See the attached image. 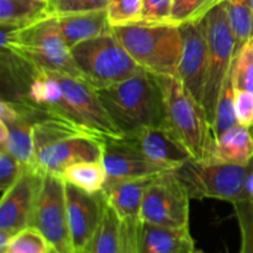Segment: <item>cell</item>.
Wrapping results in <instances>:
<instances>
[{
	"instance_id": "f1b7e54d",
	"label": "cell",
	"mask_w": 253,
	"mask_h": 253,
	"mask_svg": "<svg viewBox=\"0 0 253 253\" xmlns=\"http://www.w3.org/2000/svg\"><path fill=\"white\" fill-rule=\"evenodd\" d=\"M231 76L235 89H242L253 94V37L234 58Z\"/></svg>"
},
{
	"instance_id": "9a60e30c",
	"label": "cell",
	"mask_w": 253,
	"mask_h": 253,
	"mask_svg": "<svg viewBox=\"0 0 253 253\" xmlns=\"http://www.w3.org/2000/svg\"><path fill=\"white\" fill-rule=\"evenodd\" d=\"M101 162L106 172L105 185L135 178L153 177L168 170L143 157L123 137L106 140Z\"/></svg>"
},
{
	"instance_id": "4316f807",
	"label": "cell",
	"mask_w": 253,
	"mask_h": 253,
	"mask_svg": "<svg viewBox=\"0 0 253 253\" xmlns=\"http://www.w3.org/2000/svg\"><path fill=\"white\" fill-rule=\"evenodd\" d=\"M52 246L34 226L21 230L10 239L1 253H49Z\"/></svg>"
},
{
	"instance_id": "836d02e7",
	"label": "cell",
	"mask_w": 253,
	"mask_h": 253,
	"mask_svg": "<svg viewBox=\"0 0 253 253\" xmlns=\"http://www.w3.org/2000/svg\"><path fill=\"white\" fill-rule=\"evenodd\" d=\"M235 115L237 124L253 128V94L242 89H235Z\"/></svg>"
},
{
	"instance_id": "83f0119b",
	"label": "cell",
	"mask_w": 253,
	"mask_h": 253,
	"mask_svg": "<svg viewBox=\"0 0 253 253\" xmlns=\"http://www.w3.org/2000/svg\"><path fill=\"white\" fill-rule=\"evenodd\" d=\"M105 10L111 27L142 21V0H109Z\"/></svg>"
},
{
	"instance_id": "f546056e",
	"label": "cell",
	"mask_w": 253,
	"mask_h": 253,
	"mask_svg": "<svg viewBox=\"0 0 253 253\" xmlns=\"http://www.w3.org/2000/svg\"><path fill=\"white\" fill-rule=\"evenodd\" d=\"M241 232L240 253H253V203L241 200L234 204Z\"/></svg>"
},
{
	"instance_id": "30bf717a",
	"label": "cell",
	"mask_w": 253,
	"mask_h": 253,
	"mask_svg": "<svg viewBox=\"0 0 253 253\" xmlns=\"http://www.w3.org/2000/svg\"><path fill=\"white\" fill-rule=\"evenodd\" d=\"M58 253H76L67 217L66 180L62 175L44 173L35 204L31 225Z\"/></svg>"
},
{
	"instance_id": "484cf974",
	"label": "cell",
	"mask_w": 253,
	"mask_h": 253,
	"mask_svg": "<svg viewBox=\"0 0 253 253\" xmlns=\"http://www.w3.org/2000/svg\"><path fill=\"white\" fill-rule=\"evenodd\" d=\"M224 0H173L170 24L180 25L202 21L208 12Z\"/></svg>"
},
{
	"instance_id": "5b68a950",
	"label": "cell",
	"mask_w": 253,
	"mask_h": 253,
	"mask_svg": "<svg viewBox=\"0 0 253 253\" xmlns=\"http://www.w3.org/2000/svg\"><path fill=\"white\" fill-rule=\"evenodd\" d=\"M157 79L165 99L167 125L193 160H209L215 140L203 105L188 93L177 76H157Z\"/></svg>"
},
{
	"instance_id": "1f68e13d",
	"label": "cell",
	"mask_w": 253,
	"mask_h": 253,
	"mask_svg": "<svg viewBox=\"0 0 253 253\" xmlns=\"http://www.w3.org/2000/svg\"><path fill=\"white\" fill-rule=\"evenodd\" d=\"M21 163L5 150H0V190L5 194L24 173Z\"/></svg>"
},
{
	"instance_id": "8992f818",
	"label": "cell",
	"mask_w": 253,
	"mask_h": 253,
	"mask_svg": "<svg viewBox=\"0 0 253 253\" xmlns=\"http://www.w3.org/2000/svg\"><path fill=\"white\" fill-rule=\"evenodd\" d=\"M71 53L82 79L96 90L120 83L142 69L113 31L78 43Z\"/></svg>"
},
{
	"instance_id": "52a82bcc",
	"label": "cell",
	"mask_w": 253,
	"mask_h": 253,
	"mask_svg": "<svg viewBox=\"0 0 253 253\" xmlns=\"http://www.w3.org/2000/svg\"><path fill=\"white\" fill-rule=\"evenodd\" d=\"M211 160H188L175 169L190 199H216L232 204L246 200L245 183L252 168Z\"/></svg>"
},
{
	"instance_id": "ffe728a7",
	"label": "cell",
	"mask_w": 253,
	"mask_h": 253,
	"mask_svg": "<svg viewBox=\"0 0 253 253\" xmlns=\"http://www.w3.org/2000/svg\"><path fill=\"white\" fill-rule=\"evenodd\" d=\"M39 119L24 116L7 126V137L0 150H5L16 158L24 168H35L34 126Z\"/></svg>"
},
{
	"instance_id": "ab89813d",
	"label": "cell",
	"mask_w": 253,
	"mask_h": 253,
	"mask_svg": "<svg viewBox=\"0 0 253 253\" xmlns=\"http://www.w3.org/2000/svg\"><path fill=\"white\" fill-rule=\"evenodd\" d=\"M251 6H252V11H253V0H251Z\"/></svg>"
},
{
	"instance_id": "2e32d148",
	"label": "cell",
	"mask_w": 253,
	"mask_h": 253,
	"mask_svg": "<svg viewBox=\"0 0 253 253\" xmlns=\"http://www.w3.org/2000/svg\"><path fill=\"white\" fill-rule=\"evenodd\" d=\"M194 250L189 227L174 229L138 222L137 253H193Z\"/></svg>"
},
{
	"instance_id": "e0dca14e",
	"label": "cell",
	"mask_w": 253,
	"mask_h": 253,
	"mask_svg": "<svg viewBox=\"0 0 253 253\" xmlns=\"http://www.w3.org/2000/svg\"><path fill=\"white\" fill-rule=\"evenodd\" d=\"M54 16L57 19L59 31L69 49L82 42L113 31L105 9Z\"/></svg>"
},
{
	"instance_id": "d6986e66",
	"label": "cell",
	"mask_w": 253,
	"mask_h": 253,
	"mask_svg": "<svg viewBox=\"0 0 253 253\" xmlns=\"http://www.w3.org/2000/svg\"><path fill=\"white\" fill-rule=\"evenodd\" d=\"M209 160L249 166L253 161V136L250 128L237 124L219 136Z\"/></svg>"
},
{
	"instance_id": "d6a6232c",
	"label": "cell",
	"mask_w": 253,
	"mask_h": 253,
	"mask_svg": "<svg viewBox=\"0 0 253 253\" xmlns=\"http://www.w3.org/2000/svg\"><path fill=\"white\" fill-rule=\"evenodd\" d=\"M173 0H142V21L145 24H170Z\"/></svg>"
},
{
	"instance_id": "8d00e7d4",
	"label": "cell",
	"mask_w": 253,
	"mask_h": 253,
	"mask_svg": "<svg viewBox=\"0 0 253 253\" xmlns=\"http://www.w3.org/2000/svg\"><path fill=\"white\" fill-rule=\"evenodd\" d=\"M193 253H205V252L202 251V250H194V252Z\"/></svg>"
},
{
	"instance_id": "603a6c76",
	"label": "cell",
	"mask_w": 253,
	"mask_h": 253,
	"mask_svg": "<svg viewBox=\"0 0 253 253\" xmlns=\"http://www.w3.org/2000/svg\"><path fill=\"white\" fill-rule=\"evenodd\" d=\"M230 29L235 41L234 58L253 37V11L251 0H224Z\"/></svg>"
},
{
	"instance_id": "6da1fadb",
	"label": "cell",
	"mask_w": 253,
	"mask_h": 253,
	"mask_svg": "<svg viewBox=\"0 0 253 253\" xmlns=\"http://www.w3.org/2000/svg\"><path fill=\"white\" fill-rule=\"evenodd\" d=\"M96 91L109 118L123 135L167 124L160 82L157 76L145 69Z\"/></svg>"
},
{
	"instance_id": "7c38bea8",
	"label": "cell",
	"mask_w": 253,
	"mask_h": 253,
	"mask_svg": "<svg viewBox=\"0 0 253 253\" xmlns=\"http://www.w3.org/2000/svg\"><path fill=\"white\" fill-rule=\"evenodd\" d=\"M183 51L177 77L188 93L203 105L208 71V42L204 21L180 25Z\"/></svg>"
},
{
	"instance_id": "4fadbf2b",
	"label": "cell",
	"mask_w": 253,
	"mask_h": 253,
	"mask_svg": "<svg viewBox=\"0 0 253 253\" xmlns=\"http://www.w3.org/2000/svg\"><path fill=\"white\" fill-rule=\"evenodd\" d=\"M123 140L135 147L148 161L168 170H175L193 158L167 124L126 133L123 135Z\"/></svg>"
},
{
	"instance_id": "44dd1931",
	"label": "cell",
	"mask_w": 253,
	"mask_h": 253,
	"mask_svg": "<svg viewBox=\"0 0 253 253\" xmlns=\"http://www.w3.org/2000/svg\"><path fill=\"white\" fill-rule=\"evenodd\" d=\"M121 219L105 202L103 217L95 234L81 253H119L121 242Z\"/></svg>"
},
{
	"instance_id": "7a4b0ae2",
	"label": "cell",
	"mask_w": 253,
	"mask_h": 253,
	"mask_svg": "<svg viewBox=\"0 0 253 253\" xmlns=\"http://www.w3.org/2000/svg\"><path fill=\"white\" fill-rule=\"evenodd\" d=\"M34 138L35 168L58 175L73 163L101 161L106 142L93 131L49 116L35 123Z\"/></svg>"
},
{
	"instance_id": "7402d4cb",
	"label": "cell",
	"mask_w": 253,
	"mask_h": 253,
	"mask_svg": "<svg viewBox=\"0 0 253 253\" xmlns=\"http://www.w3.org/2000/svg\"><path fill=\"white\" fill-rule=\"evenodd\" d=\"M62 177L66 183L90 194L100 193L106 183V172L101 161L73 163L63 170Z\"/></svg>"
},
{
	"instance_id": "e575fe53",
	"label": "cell",
	"mask_w": 253,
	"mask_h": 253,
	"mask_svg": "<svg viewBox=\"0 0 253 253\" xmlns=\"http://www.w3.org/2000/svg\"><path fill=\"white\" fill-rule=\"evenodd\" d=\"M140 220H123L119 253H137V227Z\"/></svg>"
},
{
	"instance_id": "cb8c5ba5",
	"label": "cell",
	"mask_w": 253,
	"mask_h": 253,
	"mask_svg": "<svg viewBox=\"0 0 253 253\" xmlns=\"http://www.w3.org/2000/svg\"><path fill=\"white\" fill-rule=\"evenodd\" d=\"M48 14V4L40 0H0V25L25 26Z\"/></svg>"
},
{
	"instance_id": "8fae6325",
	"label": "cell",
	"mask_w": 253,
	"mask_h": 253,
	"mask_svg": "<svg viewBox=\"0 0 253 253\" xmlns=\"http://www.w3.org/2000/svg\"><path fill=\"white\" fill-rule=\"evenodd\" d=\"M42 179L43 173L36 168H25L20 179L1 195L0 232L14 236L31 225Z\"/></svg>"
},
{
	"instance_id": "9c48e42d",
	"label": "cell",
	"mask_w": 253,
	"mask_h": 253,
	"mask_svg": "<svg viewBox=\"0 0 253 253\" xmlns=\"http://www.w3.org/2000/svg\"><path fill=\"white\" fill-rule=\"evenodd\" d=\"M190 197L175 170L157 174L146 190L140 221L158 226L189 227Z\"/></svg>"
},
{
	"instance_id": "d590c367",
	"label": "cell",
	"mask_w": 253,
	"mask_h": 253,
	"mask_svg": "<svg viewBox=\"0 0 253 253\" xmlns=\"http://www.w3.org/2000/svg\"><path fill=\"white\" fill-rule=\"evenodd\" d=\"M245 197H246V200L253 203V165L247 174L246 183H245Z\"/></svg>"
},
{
	"instance_id": "277c9868",
	"label": "cell",
	"mask_w": 253,
	"mask_h": 253,
	"mask_svg": "<svg viewBox=\"0 0 253 253\" xmlns=\"http://www.w3.org/2000/svg\"><path fill=\"white\" fill-rule=\"evenodd\" d=\"M136 63L155 76H177L183 51L180 27L173 24H138L113 27Z\"/></svg>"
},
{
	"instance_id": "4dcf8cb0",
	"label": "cell",
	"mask_w": 253,
	"mask_h": 253,
	"mask_svg": "<svg viewBox=\"0 0 253 253\" xmlns=\"http://www.w3.org/2000/svg\"><path fill=\"white\" fill-rule=\"evenodd\" d=\"M108 2L109 0H51L48 2V14L67 15L95 11L106 9Z\"/></svg>"
},
{
	"instance_id": "5bb4252c",
	"label": "cell",
	"mask_w": 253,
	"mask_h": 253,
	"mask_svg": "<svg viewBox=\"0 0 253 253\" xmlns=\"http://www.w3.org/2000/svg\"><path fill=\"white\" fill-rule=\"evenodd\" d=\"M66 204L72 244L76 253H81L100 224L105 199L101 192L90 194L66 183Z\"/></svg>"
},
{
	"instance_id": "3957f363",
	"label": "cell",
	"mask_w": 253,
	"mask_h": 253,
	"mask_svg": "<svg viewBox=\"0 0 253 253\" xmlns=\"http://www.w3.org/2000/svg\"><path fill=\"white\" fill-rule=\"evenodd\" d=\"M1 51L15 54L35 68L82 78L54 15L47 14L25 26L1 25Z\"/></svg>"
},
{
	"instance_id": "ac0fdd59",
	"label": "cell",
	"mask_w": 253,
	"mask_h": 253,
	"mask_svg": "<svg viewBox=\"0 0 253 253\" xmlns=\"http://www.w3.org/2000/svg\"><path fill=\"white\" fill-rule=\"evenodd\" d=\"M153 177L135 178L109 184L101 190L105 202L115 210L123 220H140L141 208L146 190L151 184Z\"/></svg>"
},
{
	"instance_id": "f35d334b",
	"label": "cell",
	"mask_w": 253,
	"mask_h": 253,
	"mask_svg": "<svg viewBox=\"0 0 253 253\" xmlns=\"http://www.w3.org/2000/svg\"><path fill=\"white\" fill-rule=\"evenodd\" d=\"M49 253H58V252H57V251H54V250H53V249H52V251H51V252H49Z\"/></svg>"
},
{
	"instance_id": "74e56055",
	"label": "cell",
	"mask_w": 253,
	"mask_h": 253,
	"mask_svg": "<svg viewBox=\"0 0 253 253\" xmlns=\"http://www.w3.org/2000/svg\"><path fill=\"white\" fill-rule=\"evenodd\" d=\"M40 1H43V2H46V4H48V2L51 1V0H40Z\"/></svg>"
},
{
	"instance_id": "d4e9b609",
	"label": "cell",
	"mask_w": 253,
	"mask_h": 253,
	"mask_svg": "<svg viewBox=\"0 0 253 253\" xmlns=\"http://www.w3.org/2000/svg\"><path fill=\"white\" fill-rule=\"evenodd\" d=\"M237 125L236 115H235V86L232 82L231 72L224 84L219 103H217L215 120L212 124V135L214 140L226 132L231 127Z\"/></svg>"
},
{
	"instance_id": "ba28073f",
	"label": "cell",
	"mask_w": 253,
	"mask_h": 253,
	"mask_svg": "<svg viewBox=\"0 0 253 253\" xmlns=\"http://www.w3.org/2000/svg\"><path fill=\"white\" fill-rule=\"evenodd\" d=\"M203 21L208 42V71L203 108L212 127L220 94L232 68L235 41L224 1L208 12Z\"/></svg>"
}]
</instances>
